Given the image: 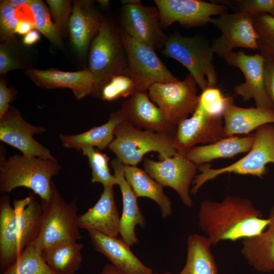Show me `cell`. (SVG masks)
<instances>
[{
    "label": "cell",
    "instance_id": "46",
    "mask_svg": "<svg viewBox=\"0 0 274 274\" xmlns=\"http://www.w3.org/2000/svg\"><path fill=\"white\" fill-rule=\"evenodd\" d=\"M100 274H127L125 273H124L121 271H120L119 269H118L116 267H115L113 264L111 263H108L106 264L103 268ZM151 274H171L170 272H165V273H151Z\"/></svg>",
    "mask_w": 274,
    "mask_h": 274
},
{
    "label": "cell",
    "instance_id": "1",
    "mask_svg": "<svg viewBox=\"0 0 274 274\" xmlns=\"http://www.w3.org/2000/svg\"><path fill=\"white\" fill-rule=\"evenodd\" d=\"M198 225L212 246L260 234L269 222L247 198L228 196L221 201L203 200L198 211Z\"/></svg>",
    "mask_w": 274,
    "mask_h": 274
},
{
    "label": "cell",
    "instance_id": "38",
    "mask_svg": "<svg viewBox=\"0 0 274 274\" xmlns=\"http://www.w3.org/2000/svg\"><path fill=\"white\" fill-rule=\"evenodd\" d=\"M226 97L216 87H208L199 95L198 105L209 115L222 116L225 110Z\"/></svg>",
    "mask_w": 274,
    "mask_h": 274
},
{
    "label": "cell",
    "instance_id": "30",
    "mask_svg": "<svg viewBox=\"0 0 274 274\" xmlns=\"http://www.w3.org/2000/svg\"><path fill=\"white\" fill-rule=\"evenodd\" d=\"M83 248L77 242H65L43 250L42 255L56 274H75L81 266Z\"/></svg>",
    "mask_w": 274,
    "mask_h": 274
},
{
    "label": "cell",
    "instance_id": "18",
    "mask_svg": "<svg viewBox=\"0 0 274 274\" xmlns=\"http://www.w3.org/2000/svg\"><path fill=\"white\" fill-rule=\"evenodd\" d=\"M125 121L135 127L173 136L176 126L166 119L146 91H138L124 100L120 109Z\"/></svg>",
    "mask_w": 274,
    "mask_h": 274
},
{
    "label": "cell",
    "instance_id": "2",
    "mask_svg": "<svg viewBox=\"0 0 274 274\" xmlns=\"http://www.w3.org/2000/svg\"><path fill=\"white\" fill-rule=\"evenodd\" d=\"M30 193L28 196L10 203L8 195L0 199V264L6 269L24 248L37 237L42 212L39 203Z\"/></svg>",
    "mask_w": 274,
    "mask_h": 274
},
{
    "label": "cell",
    "instance_id": "34",
    "mask_svg": "<svg viewBox=\"0 0 274 274\" xmlns=\"http://www.w3.org/2000/svg\"><path fill=\"white\" fill-rule=\"evenodd\" d=\"M258 50L264 57L274 56V17L267 14L253 16Z\"/></svg>",
    "mask_w": 274,
    "mask_h": 274
},
{
    "label": "cell",
    "instance_id": "3",
    "mask_svg": "<svg viewBox=\"0 0 274 274\" xmlns=\"http://www.w3.org/2000/svg\"><path fill=\"white\" fill-rule=\"evenodd\" d=\"M61 166L56 160L14 155L0 157V192L6 194L14 189L24 187L41 198L49 201L53 193L52 178L58 175Z\"/></svg>",
    "mask_w": 274,
    "mask_h": 274
},
{
    "label": "cell",
    "instance_id": "5",
    "mask_svg": "<svg viewBox=\"0 0 274 274\" xmlns=\"http://www.w3.org/2000/svg\"><path fill=\"white\" fill-rule=\"evenodd\" d=\"M161 53L186 67L202 91L208 87L216 86L214 53L211 43L204 36L184 37L175 31L167 36Z\"/></svg>",
    "mask_w": 274,
    "mask_h": 274
},
{
    "label": "cell",
    "instance_id": "23",
    "mask_svg": "<svg viewBox=\"0 0 274 274\" xmlns=\"http://www.w3.org/2000/svg\"><path fill=\"white\" fill-rule=\"evenodd\" d=\"M222 118L226 136L247 134L263 125L274 124V109L242 108L234 104L232 96H228Z\"/></svg>",
    "mask_w": 274,
    "mask_h": 274
},
{
    "label": "cell",
    "instance_id": "36",
    "mask_svg": "<svg viewBox=\"0 0 274 274\" xmlns=\"http://www.w3.org/2000/svg\"><path fill=\"white\" fill-rule=\"evenodd\" d=\"M211 2L223 5L235 12H243L253 16L267 14L274 17V0H215Z\"/></svg>",
    "mask_w": 274,
    "mask_h": 274
},
{
    "label": "cell",
    "instance_id": "45",
    "mask_svg": "<svg viewBox=\"0 0 274 274\" xmlns=\"http://www.w3.org/2000/svg\"><path fill=\"white\" fill-rule=\"evenodd\" d=\"M40 38V32L34 29L23 36L22 43L25 46H29L38 42Z\"/></svg>",
    "mask_w": 274,
    "mask_h": 274
},
{
    "label": "cell",
    "instance_id": "28",
    "mask_svg": "<svg viewBox=\"0 0 274 274\" xmlns=\"http://www.w3.org/2000/svg\"><path fill=\"white\" fill-rule=\"evenodd\" d=\"M125 177L137 197H148L156 202L165 219L172 213V202L164 193L163 187L145 170L137 166L124 164Z\"/></svg>",
    "mask_w": 274,
    "mask_h": 274
},
{
    "label": "cell",
    "instance_id": "35",
    "mask_svg": "<svg viewBox=\"0 0 274 274\" xmlns=\"http://www.w3.org/2000/svg\"><path fill=\"white\" fill-rule=\"evenodd\" d=\"M138 91L136 85L130 77L120 75L113 77L104 86L99 97L104 100L112 101L121 97H129Z\"/></svg>",
    "mask_w": 274,
    "mask_h": 274
},
{
    "label": "cell",
    "instance_id": "24",
    "mask_svg": "<svg viewBox=\"0 0 274 274\" xmlns=\"http://www.w3.org/2000/svg\"><path fill=\"white\" fill-rule=\"evenodd\" d=\"M111 165L122 196L123 210L120 217L119 233L122 238L131 246L138 243L135 233V226L139 225L144 227L145 220L140 210L138 197L125 177L124 164L116 158L111 161Z\"/></svg>",
    "mask_w": 274,
    "mask_h": 274
},
{
    "label": "cell",
    "instance_id": "37",
    "mask_svg": "<svg viewBox=\"0 0 274 274\" xmlns=\"http://www.w3.org/2000/svg\"><path fill=\"white\" fill-rule=\"evenodd\" d=\"M25 60L19 51L16 39L10 42L1 43L0 45V74L5 75L17 69H28Z\"/></svg>",
    "mask_w": 274,
    "mask_h": 274
},
{
    "label": "cell",
    "instance_id": "22",
    "mask_svg": "<svg viewBox=\"0 0 274 274\" xmlns=\"http://www.w3.org/2000/svg\"><path fill=\"white\" fill-rule=\"evenodd\" d=\"M120 217L115 203L113 187L104 188L96 203L85 213L79 215L80 228L94 230L117 237L119 233Z\"/></svg>",
    "mask_w": 274,
    "mask_h": 274
},
{
    "label": "cell",
    "instance_id": "6",
    "mask_svg": "<svg viewBox=\"0 0 274 274\" xmlns=\"http://www.w3.org/2000/svg\"><path fill=\"white\" fill-rule=\"evenodd\" d=\"M254 134L255 139L252 148L235 162L219 168H212L208 163L199 166L200 173L195 176L192 182L190 193L195 195L206 183L225 173L250 175L262 178L267 173L266 165L269 163L274 164V124L261 126Z\"/></svg>",
    "mask_w": 274,
    "mask_h": 274
},
{
    "label": "cell",
    "instance_id": "26",
    "mask_svg": "<svg viewBox=\"0 0 274 274\" xmlns=\"http://www.w3.org/2000/svg\"><path fill=\"white\" fill-rule=\"evenodd\" d=\"M255 136H227L215 142L196 146L185 154L198 167L218 158H230L238 154L248 152L252 148Z\"/></svg>",
    "mask_w": 274,
    "mask_h": 274
},
{
    "label": "cell",
    "instance_id": "8",
    "mask_svg": "<svg viewBox=\"0 0 274 274\" xmlns=\"http://www.w3.org/2000/svg\"><path fill=\"white\" fill-rule=\"evenodd\" d=\"M114 134L108 148L124 165L136 166L151 152L158 153L160 160L178 152L173 146L172 136L139 129L125 120L116 127Z\"/></svg>",
    "mask_w": 274,
    "mask_h": 274
},
{
    "label": "cell",
    "instance_id": "14",
    "mask_svg": "<svg viewBox=\"0 0 274 274\" xmlns=\"http://www.w3.org/2000/svg\"><path fill=\"white\" fill-rule=\"evenodd\" d=\"M222 116H212L199 105L190 118L181 121L172 137L173 146L186 154L199 144H208L227 137Z\"/></svg>",
    "mask_w": 274,
    "mask_h": 274
},
{
    "label": "cell",
    "instance_id": "48",
    "mask_svg": "<svg viewBox=\"0 0 274 274\" xmlns=\"http://www.w3.org/2000/svg\"><path fill=\"white\" fill-rule=\"evenodd\" d=\"M99 6L102 8H106L109 6L110 1L108 0H99L97 1Z\"/></svg>",
    "mask_w": 274,
    "mask_h": 274
},
{
    "label": "cell",
    "instance_id": "25",
    "mask_svg": "<svg viewBox=\"0 0 274 274\" xmlns=\"http://www.w3.org/2000/svg\"><path fill=\"white\" fill-rule=\"evenodd\" d=\"M269 222L260 234L242 239L241 254L259 272H274V206L269 211Z\"/></svg>",
    "mask_w": 274,
    "mask_h": 274
},
{
    "label": "cell",
    "instance_id": "7",
    "mask_svg": "<svg viewBox=\"0 0 274 274\" xmlns=\"http://www.w3.org/2000/svg\"><path fill=\"white\" fill-rule=\"evenodd\" d=\"M42 212L38 234L30 244L41 251L65 242H78L79 231L76 198L67 202L53 184V193L48 202H41Z\"/></svg>",
    "mask_w": 274,
    "mask_h": 274
},
{
    "label": "cell",
    "instance_id": "43",
    "mask_svg": "<svg viewBox=\"0 0 274 274\" xmlns=\"http://www.w3.org/2000/svg\"><path fill=\"white\" fill-rule=\"evenodd\" d=\"M14 17L18 21H30L35 23L33 12L27 4L16 8Z\"/></svg>",
    "mask_w": 274,
    "mask_h": 274
},
{
    "label": "cell",
    "instance_id": "13",
    "mask_svg": "<svg viewBox=\"0 0 274 274\" xmlns=\"http://www.w3.org/2000/svg\"><path fill=\"white\" fill-rule=\"evenodd\" d=\"M253 16L245 13L235 12L211 18L210 23L221 32L220 36L212 41L214 54L224 58L236 48L258 50Z\"/></svg>",
    "mask_w": 274,
    "mask_h": 274
},
{
    "label": "cell",
    "instance_id": "27",
    "mask_svg": "<svg viewBox=\"0 0 274 274\" xmlns=\"http://www.w3.org/2000/svg\"><path fill=\"white\" fill-rule=\"evenodd\" d=\"M125 120L119 109L111 113L108 121L100 126L77 134H60L59 138L63 146L66 148L81 151L85 147H92L104 150L109 148L114 140V132L116 127Z\"/></svg>",
    "mask_w": 274,
    "mask_h": 274
},
{
    "label": "cell",
    "instance_id": "49",
    "mask_svg": "<svg viewBox=\"0 0 274 274\" xmlns=\"http://www.w3.org/2000/svg\"><path fill=\"white\" fill-rule=\"evenodd\" d=\"M273 274H274V272H273Z\"/></svg>",
    "mask_w": 274,
    "mask_h": 274
},
{
    "label": "cell",
    "instance_id": "21",
    "mask_svg": "<svg viewBox=\"0 0 274 274\" xmlns=\"http://www.w3.org/2000/svg\"><path fill=\"white\" fill-rule=\"evenodd\" d=\"M94 249L106 256L115 267L127 274H151L152 270L145 266L131 252L130 246L122 239L88 230Z\"/></svg>",
    "mask_w": 274,
    "mask_h": 274
},
{
    "label": "cell",
    "instance_id": "15",
    "mask_svg": "<svg viewBox=\"0 0 274 274\" xmlns=\"http://www.w3.org/2000/svg\"><path fill=\"white\" fill-rule=\"evenodd\" d=\"M223 58L228 64L240 69L245 76V81L234 87L237 95L245 101L253 99L257 107L274 109L265 89V58L261 54L233 51Z\"/></svg>",
    "mask_w": 274,
    "mask_h": 274
},
{
    "label": "cell",
    "instance_id": "19",
    "mask_svg": "<svg viewBox=\"0 0 274 274\" xmlns=\"http://www.w3.org/2000/svg\"><path fill=\"white\" fill-rule=\"evenodd\" d=\"M104 18L91 1H75L70 18L68 31L75 52L84 57L100 28Z\"/></svg>",
    "mask_w": 274,
    "mask_h": 274
},
{
    "label": "cell",
    "instance_id": "44",
    "mask_svg": "<svg viewBox=\"0 0 274 274\" xmlns=\"http://www.w3.org/2000/svg\"><path fill=\"white\" fill-rule=\"evenodd\" d=\"M36 29L35 23L30 21H18L15 28V33L25 35L32 29Z\"/></svg>",
    "mask_w": 274,
    "mask_h": 274
},
{
    "label": "cell",
    "instance_id": "39",
    "mask_svg": "<svg viewBox=\"0 0 274 274\" xmlns=\"http://www.w3.org/2000/svg\"><path fill=\"white\" fill-rule=\"evenodd\" d=\"M15 8L5 1L0 3V37L1 43L10 42L16 39L15 28L18 21L14 17Z\"/></svg>",
    "mask_w": 274,
    "mask_h": 274
},
{
    "label": "cell",
    "instance_id": "4",
    "mask_svg": "<svg viewBox=\"0 0 274 274\" xmlns=\"http://www.w3.org/2000/svg\"><path fill=\"white\" fill-rule=\"evenodd\" d=\"M89 51L88 69L94 81L92 95L99 96L104 86L113 77L124 75L127 66L121 29L104 18Z\"/></svg>",
    "mask_w": 274,
    "mask_h": 274
},
{
    "label": "cell",
    "instance_id": "29",
    "mask_svg": "<svg viewBox=\"0 0 274 274\" xmlns=\"http://www.w3.org/2000/svg\"><path fill=\"white\" fill-rule=\"evenodd\" d=\"M212 245L205 236L194 233L187 239V257L178 274H218V269Z\"/></svg>",
    "mask_w": 274,
    "mask_h": 274
},
{
    "label": "cell",
    "instance_id": "42",
    "mask_svg": "<svg viewBox=\"0 0 274 274\" xmlns=\"http://www.w3.org/2000/svg\"><path fill=\"white\" fill-rule=\"evenodd\" d=\"M15 95L14 89L9 88L6 80L1 78L0 80V119L9 110V103L14 99Z\"/></svg>",
    "mask_w": 274,
    "mask_h": 274
},
{
    "label": "cell",
    "instance_id": "40",
    "mask_svg": "<svg viewBox=\"0 0 274 274\" xmlns=\"http://www.w3.org/2000/svg\"><path fill=\"white\" fill-rule=\"evenodd\" d=\"M46 2L55 23L63 36L68 30L73 3L68 0H47Z\"/></svg>",
    "mask_w": 274,
    "mask_h": 274
},
{
    "label": "cell",
    "instance_id": "17",
    "mask_svg": "<svg viewBox=\"0 0 274 274\" xmlns=\"http://www.w3.org/2000/svg\"><path fill=\"white\" fill-rule=\"evenodd\" d=\"M46 131L45 128L26 122L18 110L10 108L0 119V140L20 151L26 157L55 160L49 149L33 135Z\"/></svg>",
    "mask_w": 274,
    "mask_h": 274
},
{
    "label": "cell",
    "instance_id": "32",
    "mask_svg": "<svg viewBox=\"0 0 274 274\" xmlns=\"http://www.w3.org/2000/svg\"><path fill=\"white\" fill-rule=\"evenodd\" d=\"M83 154L87 156L91 169V182L101 183L104 188L118 185L117 179L111 174L109 168V157L99 150L92 147L82 149Z\"/></svg>",
    "mask_w": 274,
    "mask_h": 274
},
{
    "label": "cell",
    "instance_id": "11",
    "mask_svg": "<svg viewBox=\"0 0 274 274\" xmlns=\"http://www.w3.org/2000/svg\"><path fill=\"white\" fill-rule=\"evenodd\" d=\"M144 170L163 187H169L179 195L183 204L193 206L190 187L196 175L198 166L185 154L177 152L160 161L145 158Z\"/></svg>",
    "mask_w": 274,
    "mask_h": 274
},
{
    "label": "cell",
    "instance_id": "41",
    "mask_svg": "<svg viewBox=\"0 0 274 274\" xmlns=\"http://www.w3.org/2000/svg\"><path fill=\"white\" fill-rule=\"evenodd\" d=\"M264 81L267 94L274 107V56L264 57Z\"/></svg>",
    "mask_w": 274,
    "mask_h": 274
},
{
    "label": "cell",
    "instance_id": "9",
    "mask_svg": "<svg viewBox=\"0 0 274 274\" xmlns=\"http://www.w3.org/2000/svg\"><path fill=\"white\" fill-rule=\"evenodd\" d=\"M127 66L124 75L135 83L139 91H147L154 84L175 81L176 78L156 54L155 50L121 29Z\"/></svg>",
    "mask_w": 274,
    "mask_h": 274
},
{
    "label": "cell",
    "instance_id": "20",
    "mask_svg": "<svg viewBox=\"0 0 274 274\" xmlns=\"http://www.w3.org/2000/svg\"><path fill=\"white\" fill-rule=\"evenodd\" d=\"M25 75L38 86L47 89L68 88L77 99L92 94L94 78L88 69L64 72L55 68L39 70L30 68Z\"/></svg>",
    "mask_w": 274,
    "mask_h": 274
},
{
    "label": "cell",
    "instance_id": "12",
    "mask_svg": "<svg viewBox=\"0 0 274 274\" xmlns=\"http://www.w3.org/2000/svg\"><path fill=\"white\" fill-rule=\"evenodd\" d=\"M122 2L120 21L123 30L155 50L162 49L167 36L163 31L157 8L144 6L138 0Z\"/></svg>",
    "mask_w": 274,
    "mask_h": 274
},
{
    "label": "cell",
    "instance_id": "31",
    "mask_svg": "<svg viewBox=\"0 0 274 274\" xmlns=\"http://www.w3.org/2000/svg\"><path fill=\"white\" fill-rule=\"evenodd\" d=\"M3 274H56L44 259L42 251L30 244Z\"/></svg>",
    "mask_w": 274,
    "mask_h": 274
},
{
    "label": "cell",
    "instance_id": "33",
    "mask_svg": "<svg viewBox=\"0 0 274 274\" xmlns=\"http://www.w3.org/2000/svg\"><path fill=\"white\" fill-rule=\"evenodd\" d=\"M27 4L32 9L35 19V27L51 43L58 47L62 45V35L51 18L50 12L41 0H29Z\"/></svg>",
    "mask_w": 274,
    "mask_h": 274
},
{
    "label": "cell",
    "instance_id": "10",
    "mask_svg": "<svg viewBox=\"0 0 274 274\" xmlns=\"http://www.w3.org/2000/svg\"><path fill=\"white\" fill-rule=\"evenodd\" d=\"M197 85L194 78L189 73L182 81L178 79L153 84L148 89V95L167 121L177 126L193 114L198 106L199 95L197 94Z\"/></svg>",
    "mask_w": 274,
    "mask_h": 274
},
{
    "label": "cell",
    "instance_id": "47",
    "mask_svg": "<svg viewBox=\"0 0 274 274\" xmlns=\"http://www.w3.org/2000/svg\"><path fill=\"white\" fill-rule=\"evenodd\" d=\"M29 0H5L7 4L11 7L17 8L24 4H27Z\"/></svg>",
    "mask_w": 274,
    "mask_h": 274
},
{
    "label": "cell",
    "instance_id": "16",
    "mask_svg": "<svg viewBox=\"0 0 274 274\" xmlns=\"http://www.w3.org/2000/svg\"><path fill=\"white\" fill-rule=\"evenodd\" d=\"M162 28L175 22L195 27L210 22L212 16L227 13L223 5L200 0H155Z\"/></svg>",
    "mask_w": 274,
    "mask_h": 274
}]
</instances>
